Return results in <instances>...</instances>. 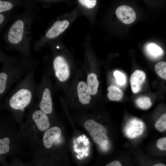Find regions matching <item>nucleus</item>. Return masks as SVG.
<instances>
[{
    "instance_id": "obj_1",
    "label": "nucleus",
    "mask_w": 166,
    "mask_h": 166,
    "mask_svg": "<svg viewBox=\"0 0 166 166\" xmlns=\"http://www.w3.org/2000/svg\"><path fill=\"white\" fill-rule=\"evenodd\" d=\"M0 95L4 96L13 85L24 77L34 67L37 66L38 61L32 57L21 54L19 57L6 55L0 51Z\"/></svg>"
},
{
    "instance_id": "obj_2",
    "label": "nucleus",
    "mask_w": 166,
    "mask_h": 166,
    "mask_svg": "<svg viewBox=\"0 0 166 166\" xmlns=\"http://www.w3.org/2000/svg\"><path fill=\"white\" fill-rule=\"evenodd\" d=\"M5 40L11 49L18 51L23 56L32 57L31 23L28 19L21 18L16 20L7 32Z\"/></svg>"
},
{
    "instance_id": "obj_3",
    "label": "nucleus",
    "mask_w": 166,
    "mask_h": 166,
    "mask_svg": "<svg viewBox=\"0 0 166 166\" xmlns=\"http://www.w3.org/2000/svg\"><path fill=\"white\" fill-rule=\"evenodd\" d=\"M34 67L10 91L8 106L16 111H22L30 103L35 94L37 84L34 79L36 67Z\"/></svg>"
},
{
    "instance_id": "obj_4",
    "label": "nucleus",
    "mask_w": 166,
    "mask_h": 166,
    "mask_svg": "<svg viewBox=\"0 0 166 166\" xmlns=\"http://www.w3.org/2000/svg\"><path fill=\"white\" fill-rule=\"evenodd\" d=\"M52 52V55L43 59L45 68L50 74L54 76L58 82L63 84L69 79L70 76V66L66 58L64 55L56 52L53 46L48 44Z\"/></svg>"
},
{
    "instance_id": "obj_5",
    "label": "nucleus",
    "mask_w": 166,
    "mask_h": 166,
    "mask_svg": "<svg viewBox=\"0 0 166 166\" xmlns=\"http://www.w3.org/2000/svg\"><path fill=\"white\" fill-rule=\"evenodd\" d=\"M51 75L45 68L42 71L40 81L37 84L35 93V94L40 99L39 109L46 114H51L53 111Z\"/></svg>"
},
{
    "instance_id": "obj_6",
    "label": "nucleus",
    "mask_w": 166,
    "mask_h": 166,
    "mask_svg": "<svg viewBox=\"0 0 166 166\" xmlns=\"http://www.w3.org/2000/svg\"><path fill=\"white\" fill-rule=\"evenodd\" d=\"M70 24L69 20L66 18L58 20L55 22L46 31L44 35L34 44V48L37 51H40L43 47L52 42L68 28Z\"/></svg>"
},
{
    "instance_id": "obj_7",
    "label": "nucleus",
    "mask_w": 166,
    "mask_h": 166,
    "mask_svg": "<svg viewBox=\"0 0 166 166\" xmlns=\"http://www.w3.org/2000/svg\"><path fill=\"white\" fill-rule=\"evenodd\" d=\"M84 125L95 143L101 146H105L108 144L107 131L102 125L94 120L89 119L85 121Z\"/></svg>"
},
{
    "instance_id": "obj_8",
    "label": "nucleus",
    "mask_w": 166,
    "mask_h": 166,
    "mask_svg": "<svg viewBox=\"0 0 166 166\" xmlns=\"http://www.w3.org/2000/svg\"><path fill=\"white\" fill-rule=\"evenodd\" d=\"M115 13L118 19L126 24L133 23L136 17V13L133 9L125 5L121 6L118 7L116 10Z\"/></svg>"
},
{
    "instance_id": "obj_9",
    "label": "nucleus",
    "mask_w": 166,
    "mask_h": 166,
    "mask_svg": "<svg viewBox=\"0 0 166 166\" xmlns=\"http://www.w3.org/2000/svg\"><path fill=\"white\" fill-rule=\"evenodd\" d=\"M146 77L145 73L139 70H135L132 74L130 81L132 91L133 93H136L140 90Z\"/></svg>"
},
{
    "instance_id": "obj_10",
    "label": "nucleus",
    "mask_w": 166,
    "mask_h": 166,
    "mask_svg": "<svg viewBox=\"0 0 166 166\" xmlns=\"http://www.w3.org/2000/svg\"><path fill=\"white\" fill-rule=\"evenodd\" d=\"M60 128L57 126H53L48 128L45 132L43 137V142L47 148H50L54 141L61 135Z\"/></svg>"
},
{
    "instance_id": "obj_11",
    "label": "nucleus",
    "mask_w": 166,
    "mask_h": 166,
    "mask_svg": "<svg viewBox=\"0 0 166 166\" xmlns=\"http://www.w3.org/2000/svg\"><path fill=\"white\" fill-rule=\"evenodd\" d=\"M32 118L38 129L44 131L48 129L50 126V123L46 114L42 110H36L33 113Z\"/></svg>"
},
{
    "instance_id": "obj_12",
    "label": "nucleus",
    "mask_w": 166,
    "mask_h": 166,
    "mask_svg": "<svg viewBox=\"0 0 166 166\" xmlns=\"http://www.w3.org/2000/svg\"><path fill=\"white\" fill-rule=\"evenodd\" d=\"M77 91L80 102L82 104H89L91 100V96L87 84L83 81L79 82L77 85Z\"/></svg>"
},
{
    "instance_id": "obj_13",
    "label": "nucleus",
    "mask_w": 166,
    "mask_h": 166,
    "mask_svg": "<svg viewBox=\"0 0 166 166\" xmlns=\"http://www.w3.org/2000/svg\"><path fill=\"white\" fill-rule=\"evenodd\" d=\"M24 3L21 0H0V13L10 11L15 7Z\"/></svg>"
},
{
    "instance_id": "obj_14",
    "label": "nucleus",
    "mask_w": 166,
    "mask_h": 166,
    "mask_svg": "<svg viewBox=\"0 0 166 166\" xmlns=\"http://www.w3.org/2000/svg\"><path fill=\"white\" fill-rule=\"evenodd\" d=\"M99 83L96 75L94 73H89L87 78V85L90 94L94 95L98 91Z\"/></svg>"
},
{
    "instance_id": "obj_15",
    "label": "nucleus",
    "mask_w": 166,
    "mask_h": 166,
    "mask_svg": "<svg viewBox=\"0 0 166 166\" xmlns=\"http://www.w3.org/2000/svg\"><path fill=\"white\" fill-rule=\"evenodd\" d=\"M107 90L108 91L107 97L109 100L119 101L122 99L123 93L119 88L114 85H111L108 87Z\"/></svg>"
},
{
    "instance_id": "obj_16",
    "label": "nucleus",
    "mask_w": 166,
    "mask_h": 166,
    "mask_svg": "<svg viewBox=\"0 0 166 166\" xmlns=\"http://www.w3.org/2000/svg\"><path fill=\"white\" fill-rule=\"evenodd\" d=\"M136 103L138 107L144 110L148 109L152 105L150 99L145 96L138 98L136 101Z\"/></svg>"
},
{
    "instance_id": "obj_17",
    "label": "nucleus",
    "mask_w": 166,
    "mask_h": 166,
    "mask_svg": "<svg viewBox=\"0 0 166 166\" xmlns=\"http://www.w3.org/2000/svg\"><path fill=\"white\" fill-rule=\"evenodd\" d=\"M155 127L159 132L166 131V113L163 114L158 118L155 123Z\"/></svg>"
},
{
    "instance_id": "obj_18",
    "label": "nucleus",
    "mask_w": 166,
    "mask_h": 166,
    "mask_svg": "<svg viewBox=\"0 0 166 166\" xmlns=\"http://www.w3.org/2000/svg\"><path fill=\"white\" fill-rule=\"evenodd\" d=\"M155 69L157 75L162 79L166 80V62H158L155 65Z\"/></svg>"
},
{
    "instance_id": "obj_19",
    "label": "nucleus",
    "mask_w": 166,
    "mask_h": 166,
    "mask_svg": "<svg viewBox=\"0 0 166 166\" xmlns=\"http://www.w3.org/2000/svg\"><path fill=\"white\" fill-rule=\"evenodd\" d=\"M147 50L149 54L153 57L159 56L163 53V50L161 48L153 43H150L148 45Z\"/></svg>"
},
{
    "instance_id": "obj_20",
    "label": "nucleus",
    "mask_w": 166,
    "mask_h": 166,
    "mask_svg": "<svg viewBox=\"0 0 166 166\" xmlns=\"http://www.w3.org/2000/svg\"><path fill=\"white\" fill-rule=\"evenodd\" d=\"M10 140L6 137L0 140V154H3L8 152L10 150Z\"/></svg>"
},
{
    "instance_id": "obj_21",
    "label": "nucleus",
    "mask_w": 166,
    "mask_h": 166,
    "mask_svg": "<svg viewBox=\"0 0 166 166\" xmlns=\"http://www.w3.org/2000/svg\"><path fill=\"white\" fill-rule=\"evenodd\" d=\"M156 146L160 151L166 152V136L159 138L156 142Z\"/></svg>"
},
{
    "instance_id": "obj_22",
    "label": "nucleus",
    "mask_w": 166,
    "mask_h": 166,
    "mask_svg": "<svg viewBox=\"0 0 166 166\" xmlns=\"http://www.w3.org/2000/svg\"><path fill=\"white\" fill-rule=\"evenodd\" d=\"M114 75L116 78L117 83L120 85H124L126 82L125 75L121 72L116 70L114 73Z\"/></svg>"
},
{
    "instance_id": "obj_23",
    "label": "nucleus",
    "mask_w": 166,
    "mask_h": 166,
    "mask_svg": "<svg viewBox=\"0 0 166 166\" xmlns=\"http://www.w3.org/2000/svg\"><path fill=\"white\" fill-rule=\"evenodd\" d=\"M78 1L81 5L88 9L93 8L97 4V0H78Z\"/></svg>"
},
{
    "instance_id": "obj_24",
    "label": "nucleus",
    "mask_w": 166,
    "mask_h": 166,
    "mask_svg": "<svg viewBox=\"0 0 166 166\" xmlns=\"http://www.w3.org/2000/svg\"><path fill=\"white\" fill-rule=\"evenodd\" d=\"M106 166H121L122 164L119 161L117 160H115L111 162L106 165Z\"/></svg>"
},
{
    "instance_id": "obj_25",
    "label": "nucleus",
    "mask_w": 166,
    "mask_h": 166,
    "mask_svg": "<svg viewBox=\"0 0 166 166\" xmlns=\"http://www.w3.org/2000/svg\"><path fill=\"white\" fill-rule=\"evenodd\" d=\"M3 13H0V26L3 23L5 20V16Z\"/></svg>"
},
{
    "instance_id": "obj_26",
    "label": "nucleus",
    "mask_w": 166,
    "mask_h": 166,
    "mask_svg": "<svg viewBox=\"0 0 166 166\" xmlns=\"http://www.w3.org/2000/svg\"><path fill=\"white\" fill-rule=\"evenodd\" d=\"M153 166H166V164L163 163H159L154 164Z\"/></svg>"
},
{
    "instance_id": "obj_27",
    "label": "nucleus",
    "mask_w": 166,
    "mask_h": 166,
    "mask_svg": "<svg viewBox=\"0 0 166 166\" xmlns=\"http://www.w3.org/2000/svg\"><path fill=\"white\" fill-rule=\"evenodd\" d=\"M37 1H40L42 2H51L53 1V0H35Z\"/></svg>"
}]
</instances>
